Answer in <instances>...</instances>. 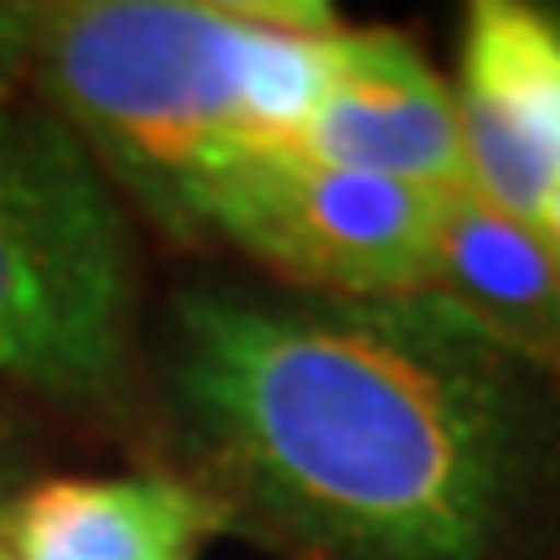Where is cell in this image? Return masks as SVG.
Wrapping results in <instances>:
<instances>
[{"label": "cell", "instance_id": "ba28073f", "mask_svg": "<svg viewBox=\"0 0 560 560\" xmlns=\"http://www.w3.org/2000/svg\"><path fill=\"white\" fill-rule=\"evenodd\" d=\"M425 291L560 374V260L524 223L503 219L472 192L446 198Z\"/></svg>", "mask_w": 560, "mask_h": 560}, {"label": "cell", "instance_id": "7a4b0ae2", "mask_svg": "<svg viewBox=\"0 0 560 560\" xmlns=\"http://www.w3.org/2000/svg\"><path fill=\"white\" fill-rule=\"evenodd\" d=\"M342 21L249 0L0 5V89L42 104L161 223L249 151L296 145Z\"/></svg>", "mask_w": 560, "mask_h": 560}, {"label": "cell", "instance_id": "277c9868", "mask_svg": "<svg viewBox=\"0 0 560 560\" xmlns=\"http://www.w3.org/2000/svg\"><path fill=\"white\" fill-rule=\"evenodd\" d=\"M436 192L342 172L296 145L249 151L202 182L177 234L229 244L312 296H416L431 285Z\"/></svg>", "mask_w": 560, "mask_h": 560}, {"label": "cell", "instance_id": "3957f363", "mask_svg": "<svg viewBox=\"0 0 560 560\" xmlns=\"http://www.w3.org/2000/svg\"><path fill=\"white\" fill-rule=\"evenodd\" d=\"M136 369L140 276L120 187L58 115L0 89V384L109 410Z\"/></svg>", "mask_w": 560, "mask_h": 560}, {"label": "cell", "instance_id": "9c48e42d", "mask_svg": "<svg viewBox=\"0 0 560 560\" xmlns=\"http://www.w3.org/2000/svg\"><path fill=\"white\" fill-rule=\"evenodd\" d=\"M0 560H16V556H11V545H5V540H0Z\"/></svg>", "mask_w": 560, "mask_h": 560}, {"label": "cell", "instance_id": "5b68a950", "mask_svg": "<svg viewBox=\"0 0 560 560\" xmlns=\"http://www.w3.org/2000/svg\"><path fill=\"white\" fill-rule=\"evenodd\" d=\"M452 94L472 198L560 260V16L524 0L467 5Z\"/></svg>", "mask_w": 560, "mask_h": 560}, {"label": "cell", "instance_id": "52a82bcc", "mask_svg": "<svg viewBox=\"0 0 560 560\" xmlns=\"http://www.w3.org/2000/svg\"><path fill=\"white\" fill-rule=\"evenodd\" d=\"M223 509L182 472H68L0 509L16 560H202Z\"/></svg>", "mask_w": 560, "mask_h": 560}, {"label": "cell", "instance_id": "6da1fadb", "mask_svg": "<svg viewBox=\"0 0 560 560\" xmlns=\"http://www.w3.org/2000/svg\"><path fill=\"white\" fill-rule=\"evenodd\" d=\"M161 384L182 478L285 560H560V374L431 291H187Z\"/></svg>", "mask_w": 560, "mask_h": 560}, {"label": "cell", "instance_id": "8992f818", "mask_svg": "<svg viewBox=\"0 0 560 560\" xmlns=\"http://www.w3.org/2000/svg\"><path fill=\"white\" fill-rule=\"evenodd\" d=\"M296 151L436 198L472 192L452 79L389 26L338 32L332 68L301 125Z\"/></svg>", "mask_w": 560, "mask_h": 560}, {"label": "cell", "instance_id": "30bf717a", "mask_svg": "<svg viewBox=\"0 0 560 560\" xmlns=\"http://www.w3.org/2000/svg\"><path fill=\"white\" fill-rule=\"evenodd\" d=\"M0 509H5V503H0Z\"/></svg>", "mask_w": 560, "mask_h": 560}]
</instances>
